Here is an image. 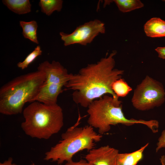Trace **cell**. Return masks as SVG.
I'll use <instances>...</instances> for the list:
<instances>
[{"mask_svg": "<svg viewBox=\"0 0 165 165\" xmlns=\"http://www.w3.org/2000/svg\"><path fill=\"white\" fill-rule=\"evenodd\" d=\"M116 53L114 50L107 56V53L105 57L96 63L88 64L77 74L72 73L64 86L74 91L72 97L75 103L87 108L94 101L107 94L119 100L112 85L115 81L121 78L124 71L115 68L114 57Z\"/></svg>", "mask_w": 165, "mask_h": 165, "instance_id": "obj_1", "label": "cell"}, {"mask_svg": "<svg viewBox=\"0 0 165 165\" xmlns=\"http://www.w3.org/2000/svg\"><path fill=\"white\" fill-rule=\"evenodd\" d=\"M45 80L39 71L17 77L0 89V112L12 115L22 113L27 102H32Z\"/></svg>", "mask_w": 165, "mask_h": 165, "instance_id": "obj_2", "label": "cell"}, {"mask_svg": "<svg viewBox=\"0 0 165 165\" xmlns=\"http://www.w3.org/2000/svg\"><path fill=\"white\" fill-rule=\"evenodd\" d=\"M122 103L121 101L116 100L112 96L107 95L94 100L87 107L89 125L98 129L101 135L109 131L111 125L118 124L128 126L142 124L153 133L158 132L159 124L156 120H145L126 118L123 111Z\"/></svg>", "mask_w": 165, "mask_h": 165, "instance_id": "obj_3", "label": "cell"}, {"mask_svg": "<svg viewBox=\"0 0 165 165\" xmlns=\"http://www.w3.org/2000/svg\"><path fill=\"white\" fill-rule=\"evenodd\" d=\"M23 115L25 120L21 127L32 138L48 139L64 125L62 109L57 104L47 105L35 101L24 108Z\"/></svg>", "mask_w": 165, "mask_h": 165, "instance_id": "obj_4", "label": "cell"}, {"mask_svg": "<svg viewBox=\"0 0 165 165\" xmlns=\"http://www.w3.org/2000/svg\"><path fill=\"white\" fill-rule=\"evenodd\" d=\"M80 119L79 116L77 123L62 134L61 140L45 153L44 160L61 164L65 161L72 160L73 156L79 151L94 148L95 143L100 141L102 136L89 125L78 127Z\"/></svg>", "mask_w": 165, "mask_h": 165, "instance_id": "obj_5", "label": "cell"}, {"mask_svg": "<svg viewBox=\"0 0 165 165\" xmlns=\"http://www.w3.org/2000/svg\"><path fill=\"white\" fill-rule=\"evenodd\" d=\"M165 101V91L161 83L146 75L135 89L131 103L136 109L149 110L161 105Z\"/></svg>", "mask_w": 165, "mask_h": 165, "instance_id": "obj_6", "label": "cell"}, {"mask_svg": "<svg viewBox=\"0 0 165 165\" xmlns=\"http://www.w3.org/2000/svg\"><path fill=\"white\" fill-rule=\"evenodd\" d=\"M105 32V24L95 19L77 27L70 34L61 32L60 35L65 46L74 44L86 46L91 43L99 34H104Z\"/></svg>", "mask_w": 165, "mask_h": 165, "instance_id": "obj_7", "label": "cell"}, {"mask_svg": "<svg viewBox=\"0 0 165 165\" xmlns=\"http://www.w3.org/2000/svg\"><path fill=\"white\" fill-rule=\"evenodd\" d=\"M37 69L44 75V83L61 84L64 86L72 75L59 62L55 61L51 63L45 61L39 64Z\"/></svg>", "mask_w": 165, "mask_h": 165, "instance_id": "obj_8", "label": "cell"}, {"mask_svg": "<svg viewBox=\"0 0 165 165\" xmlns=\"http://www.w3.org/2000/svg\"><path fill=\"white\" fill-rule=\"evenodd\" d=\"M119 153L118 149L106 145L90 150L85 158L93 165H116Z\"/></svg>", "mask_w": 165, "mask_h": 165, "instance_id": "obj_9", "label": "cell"}, {"mask_svg": "<svg viewBox=\"0 0 165 165\" xmlns=\"http://www.w3.org/2000/svg\"><path fill=\"white\" fill-rule=\"evenodd\" d=\"M64 85L43 82L33 102L37 101L47 105L57 104L59 95L63 91Z\"/></svg>", "mask_w": 165, "mask_h": 165, "instance_id": "obj_10", "label": "cell"}, {"mask_svg": "<svg viewBox=\"0 0 165 165\" xmlns=\"http://www.w3.org/2000/svg\"><path fill=\"white\" fill-rule=\"evenodd\" d=\"M144 30L149 37H165V21L159 18H152L145 24Z\"/></svg>", "mask_w": 165, "mask_h": 165, "instance_id": "obj_11", "label": "cell"}, {"mask_svg": "<svg viewBox=\"0 0 165 165\" xmlns=\"http://www.w3.org/2000/svg\"><path fill=\"white\" fill-rule=\"evenodd\" d=\"M147 143L139 149L131 153H119L116 165H136L143 157L144 151L148 146Z\"/></svg>", "mask_w": 165, "mask_h": 165, "instance_id": "obj_12", "label": "cell"}, {"mask_svg": "<svg viewBox=\"0 0 165 165\" xmlns=\"http://www.w3.org/2000/svg\"><path fill=\"white\" fill-rule=\"evenodd\" d=\"M2 2L10 10L18 14H26L31 11L29 0H3Z\"/></svg>", "mask_w": 165, "mask_h": 165, "instance_id": "obj_13", "label": "cell"}, {"mask_svg": "<svg viewBox=\"0 0 165 165\" xmlns=\"http://www.w3.org/2000/svg\"><path fill=\"white\" fill-rule=\"evenodd\" d=\"M20 24L23 30L22 34L24 37L38 44L39 42L37 35L38 26L37 22L35 20L29 22L20 21Z\"/></svg>", "mask_w": 165, "mask_h": 165, "instance_id": "obj_14", "label": "cell"}, {"mask_svg": "<svg viewBox=\"0 0 165 165\" xmlns=\"http://www.w3.org/2000/svg\"><path fill=\"white\" fill-rule=\"evenodd\" d=\"M63 3L61 0H40L39 5L41 11L49 16L55 11H61Z\"/></svg>", "mask_w": 165, "mask_h": 165, "instance_id": "obj_15", "label": "cell"}, {"mask_svg": "<svg viewBox=\"0 0 165 165\" xmlns=\"http://www.w3.org/2000/svg\"><path fill=\"white\" fill-rule=\"evenodd\" d=\"M114 2L121 12H130L144 6L143 4L139 0H114Z\"/></svg>", "mask_w": 165, "mask_h": 165, "instance_id": "obj_16", "label": "cell"}, {"mask_svg": "<svg viewBox=\"0 0 165 165\" xmlns=\"http://www.w3.org/2000/svg\"><path fill=\"white\" fill-rule=\"evenodd\" d=\"M112 88L115 94L119 97L126 96L132 90V88L125 80L120 78L112 84Z\"/></svg>", "mask_w": 165, "mask_h": 165, "instance_id": "obj_17", "label": "cell"}, {"mask_svg": "<svg viewBox=\"0 0 165 165\" xmlns=\"http://www.w3.org/2000/svg\"><path fill=\"white\" fill-rule=\"evenodd\" d=\"M42 53L41 47L39 46H37L32 52L27 55L22 62L17 63V67L22 70L27 68L38 57L42 55Z\"/></svg>", "mask_w": 165, "mask_h": 165, "instance_id": "obj_18", "label": "cell"}, {"mask_svg": "<svg viewBox=\"0 0 165 165\" xmlns=\"http://www.w3.org/2000/svg\"><path fill=\"white\" fill-rule=\"evenodd\" d=\"M165 148V129L162 131L161 135L158 139L156 148V152H158L160 149Z\"/></svg>", "mask_w": 165, "mask_h": 165, "instance_id": "obj_19", "label": "cell"}, {"mask_svg": "<svg viewBox=\"0 0 165 165\" xmlns=\"http://www.w3.org/2000/svg\"><path fill=\"white\" fill-rule=\"evenodd\" d=\"M65 165H93L89 163L86 160L81 159L77 162L72 160L67 162Z\"/></svg>", "mask_w": 165, "mask_h": 165, "instance_id": "obj_20", "label": "cell"}, {"mask_svg": "<svg viewBox=\"0 0 165 165\" xmlns=\"http://www.w3.org/2000/svg\"><path fill=\"white\" fill-rule=\"evenodd\" d=\"M155 50L157 52L160 58L165 59V47H157Z\"/></svg>", "mask_w": 165, "mask_h": 165, "instance_id": "obj_21", "label": "cell"}, {"mask_svg": "<svg viewBox=\"0 0 165 165\" xmlns=\"http://www.w3.org/2000/svg\"><path fill=\"white\" fill-rule=\"evenodd\" d=\"M13 159L9 158L7 160L5 161L2 163H0V165H17L15 163H13Z\"/></svg>", "mask_w": 165, "mask_h": 165, "instance_id": "obj_22", "label": "cell"}, {"mask_svg": "<svg viewBox=\"0 0 165 165\" xmlns=\"http://www.w3.org/2000/svg\"><path fill=\"white\" fill-rule=\"evenodd\" d=\"M160 160L161 165H165V156L164 155L161 156Z\"/></svg>", "mask_w": 165, "mask_h": 165, "instance_id": "obj_23", "label": "cell"}, {"mask_svg": "<svg viewBox=\"0 0 165 165\" xmlns=\"http://www.w3.org/2000/svg\"><path fill=\"white\" fill-rule=\"evenodd\" d=\"M30 165H35V164L34 163H32V164H31Z\"/></svg>", "mask_w": 165, "mask_h": 165, "instance_id": "obj_24", "label": "cell"}, {"mask_svg": "<svg viewBox=\"0 0 165 165\" xmlns=\"http://www.w3.org/2000/svg\"><path fill=\"white\" fill-rule=\"evenodd\" d=\"M163 1H165V0H163Z\"/></svg>", "mask_w": 165, "mask_h": 165, "instance_id": "obj_25", "label": "cell"}]
</instances>
